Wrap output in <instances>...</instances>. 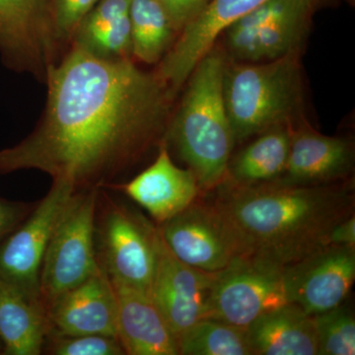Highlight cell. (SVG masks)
Listing matches in <instances>:
<instances>
[{
  "mask_svg": "<svg viewBox=\"0 0 355 355\" xmlns=\"http://www.w3.org/2000/svg\"><path fill=\"white\" fill-rule=\"evenodd\" d=\"M50 333L116 336V296L102 268L46 306Z\"/></svg>",
  "mask_w": 355,
  "mask_h": 355,
  "instance_id": "14",
  "label": "cell"
},
{
  "mask_svg": "<svg viewBox=\"0 0 355 355\" xmlns=\"http://www.w3.org/2000/svg\"><path fill=\"white\" fill-rule=\"evenodd\" d=\"M182 355H254L246 329L205 318L178 336Z\"/></svg>",
  "mask_w": 355,
  "mask_h": 355,
  "instance_id": "24",
  "label": "cell"
},
{
  "mask_svg": "<svg viewBox=\"0 0 355 355\" xmlns=\"http://www.w3.org/2000/svg\"><path fill=\"white\" fill-rule=\"evenodd\" d=\"M284 284L289 303L310 316L343 304L355 279V248L328 245L287 266Z\"/></svg>",
  "mask_w": 355,
  "mask_h": 355,
  "instance_id": "11",
  "label": "cell"
},
{
  "mask_svg": "<svg viewBox=\"0 0 355 355\" xmlns=\"http://www.w3.org/2000/svg\"><path fill=\"white\" fill-rule=\"evenodd\" d=\"M112 286L116 296L118 338L125 354L180 355L177 336L150 294Z\"/></svg>",
  "mask_w": 355,
  "mask_h": 355,
  "instance_id": "17",
  "label": "cell"
},
{
  "mask_svg": "<svg viewBox=\"0 0 355 355\" xmlns=\"http://www.w3.org/2000/svg\"><path fill=\"white\" fill-rule=\"evenodd\" d=\"M76 191L69 182L53 180L46 197L0 247V279L28 297L42 301L40 272L44 253Z\"/></svg>",
  "mask_w": 355,
  "mask_h": 355,
  "instance_id": "8",
  "label": "cell"
},
{
  "mask_svg": "<svg viewBox=\"0 0 355 355\" xmlns=\"http://www.w3.org/2000/svg\"><path fill=\"white\" fill-rule=\"evenodd\" d=\"M291 125L261 133L229 162L224 181L236 186H256L279 180L286 170L291 144Z\"/></svg>",
  "mask_w": 355,
  "mask_h": 355,
  "instance_id": "21",
  "label": "cell"
},
{
  "mask_svg": "<svg viewBox=\"0 0 355 355\" xmlns=\"http://www.w3.org/2000/svg\"><path fill=\"white\" fill-rule=\"evenodd\" d=\"M95 245L110 282L150 294L157 261L158 226L139 212L109 200H98Z\"/></svg>",
  "mask_w": 355,
  "mask_h": 355,
  "instance_id": "5",
  "label": "cell"
},
{
  "mask_svg": "<svg viewBox=\"0 0 355 355\" xmlns=\"http://www.w3.org/2000/svg\"><path fill=\"white\" fill-rule=\"evenodd\" d=\"M319 355L355 354V318L343 304L312 316Z\"/></svg>",
  "mask_w": 355,
  "mask_h": 355,
  "instance_id": "25",
  "label": "cell"
},
{
  "mask_svg": "<svg viewBox=\"0 0 355 355\" xmlns=\"http://www.w3.org/2000/svg\"><path fill=\"white\" fill-rule=\"evenodd\" d=\"M35 205L36 203L30 205L0 200V239L24 220L34 209Z\"/></svg>",
  "mask_w": 355,
  "mask_h": 355,
  "instance_id": "29",
  "label": "cell"
},
{
  "mask_svg": "<svg viewBox=\"0 0 355 355\" xmlns=\"http://www.w3.org/2000/svg\"><path fill=\"white\" fill-rule=\"evenodd\" d=\"M354 163V148L347 140L303 125L292 130L286 168L275 182L294 186L336 184L349 176Z\"/></svg>",
  "mask_w": 355,
  "mask_h": 355,
  "instance_id": "16",
  "label": "cell"
},
{
  "mask_svg": "<svg viewBox=\"0 0 355 355\" xmlns=\"http://www.w3.org/2000/svg\"><path fill=\"white\" fill-rule=\"evenodd\" d=\"M284 270L253 257L237 259L217 272L205 318L247 329L261 315L287 304Z\"/></svg>",
  "mask_w": 355,
  "mask_h": 355,
  "instance_id": "7",
  "label": "cell"
},
{
  "mask_svg": "<svg viewBox=\"0 0 355 355\" xmlns=\"http://www.w3.org/2000/svg\"><path fill=\"white\" fill-rule=\"evenodd\" d=\"M130 17L132 55L146 64L162 60L176 31L158 0H130Z\"/></svg>",
  "mask_w": 355,
  "mask_h": 355,
  "instance_id": "23",
  "label": "cell"
},
{
  "mask_svg": "<svg viewBox=\"0 0 355 355\" xmlns=\"http://www.w3.org/2000/svg\"><path fill=\"white\" fill-rule=\"evenodd\" d=\"M246 331L254 355H319L313 318L293 303L261 315Z\"/></svg>",
  "mask_w": 355,
  "mask_h": 355,
  "instance_id": "18",
  "label": "cell"
},
{
  "mask_svg": "<svg viewBox=\"0 0 355 355\" xmlns=\"http://www.w3.org/2000/svg\"><path fill=\"white\" fill-rule=\"evenodd\" d=\"M173 254L187 265L220 272L245 256L225 217L210 200H196L170 220L157 225Z\"/></svg>",
  "mask_w": 355,
  "mask_h": 355,
  "instance_id": "9",
  "label": "cell"
},
{
  "mask_svg": "<svg viewBox=\"0 0 355 355\" xmlns=\"http://www.w3.org/2000/svg\"><path fill=\"white\" fill-rule=\"evenodd\" d=\"M0 349H2V343L0 342Z\"/></svg>",
  "mask_w": 355,
  "mask_h": 355,
  "instance_id": "31",
  "label": "cell"
},
{
  "mask_svg": "<svg viewBox=\"0 0 355 355\" xmlns=\"http://www.w3.org/2000/svg\"><path fill=\"white\" fill-rule=\"evenodd\" d=\"M49 333L43 302L0 279V342L4 354H41Z\"/></svg>",
  "mask_w": 355,
  "mask_h": 355,
  "instance_id": "19",
  "label": "cell"
},
{
  "mask_svg": "<svg viewBox=\"0 0 355 355\" xmlns=\"http://www.w3.org/2000/svg\"><path fill=\"white\" fill-rule=\"evenodd\" d=\"M311 17L270 23L253 31L225 32L226 46L235 60L246 62H272L295 53L302 43Z\"/></svg>",
  "mask_w": 355,
  "mask_h": 355,
  "instance_id": "22",
  "label": "cell"
},
{
  "mask_svg": "<svg viewBox=\"0 0 355 355\" xmlns=\"http://www.w3.org/2000/svg\"><path fill=\"white\" fill-rule=\"evenodd\" d=\"M223 99L235 144L289 125L302 99L297 51L260 64H226Z\"/></svg>",
  "mask_w": 355,
  "mask_h": 355,
  "instance_id": "4",
  "label": "cell"
},
{
  "mask_svg": "<svg viewBox=\"0 0 355 355\" xmlns=\"http://www.w3.org/2000/svg\"><path fill=\"white\" fill-rule=\"evenodd\" d=\"M330 245L355 248V216L347 217L336 224L330 234Z\"/></svg>",
  "mask_w": 355,
  "mask_h": 355,
  "instance_id": "30",
  "label": "cell"
},
{
  "mask_svg": "<svg viewBox=\"0 0 355 355\" xmlns=\"http://www.w3.org/2000/svg\"><path fill=\"white\" fill-rule=\"evenodd\" d=\"M71 44L103 60L130 58V0H100L77 28Z\"/></svg>",
  "mask_w": 355,
  "mask_h": 355,
  "instance_id": "20",
  "label": "cell"
},
{
  "mask_svg": "<svg viewBox=\"0 0 355 355\" xmlns=\"http://www.w3.org/2000/svg\"><path fill=\"white\" fill-rule=\"evenodd\" d=\"M44 83L41 121L0 150V174L38 170L76 191L99 189L165 139L173 97L132 58L103 60L71 44Z\"/></svg>",
  "mask_w": 355,
  "mask_h": 355,
  "instance_id": "1",
  "label": "cell"
},
{
  "mask_svg": "<svg viewBox=\"0 0 355 355\" xmlns=\"http://www.w3.org/2000/svg\"><path fill=\"white\" fill-rule=\"evenodd\" d=\"M216 277L179 260L159 231L150 295L177 338L207 315Z\"/></svg>",
  "mask_w": 355,
  "mask_h": 355,
  "instance_id": "12",
  "label": "cell"
},
{
  "mask_svg": "<svg viewBox=\"0 0 355 355\" xmlns=\"http://www.w3.org/2000/svg\"><path fill=\"white\" fill-rule=\"evenodd\" d=\"M99 190L76 191L53 231L40 272L44 307L100 270L95 245Z\"/></svg>",
  "mask_w": 355,
  "mask_h": 355,
  "instance_id": "6",
  "label": "cell"
},
{
  "mask_svg": "<svg viewBox=\"0 0 355 355\" xmlns=\"http://www.w3.org/2000/svg\"><path fill=\"white\" fill-rule=\"evenodd\" d=\"M211 200L230 224L245 256L291 266L330 245L331 231L354 214L352 187L224 181Z\"/></svg>",
  "mask_w": 355,
  "mask_h": 355,
  "instance_id": "2",
  "label": "cell"
},
{
  "mask_svg": "<svg viewBox=\"0 0 355 355\" xmlns=\"http://www.w3.org/2000/svg\"><path fill=\"white\" fill-rule=\"evenodd\" d=\"M225 67V58L216 51L200 60L166 133L203 191L223 183L235 146L223 99Z\"/></svg>",
  "mask_w": 355,
  "mask_h": 355,
  "instance_id": "3",
  "label": "cell"
},
{
  "mask_svg": "<svg viewBox=\"0 0 355 355\" xmlns=\"http://www.w3.org/2000/svg\"><path fill=\"white\" fill-rule=\"evenodd\" d=\"M123 191L148 212L157 225L170 220L195 202L200 188L191 170L177 167L168 153V141L159 144L157 158L132 181L106 184Z\"/></svg>",
  "mask_w": 355,
  "mask_h": 355,
  "instance_id": "15",
  "label": "cell"
},
{
  "mask_svg": "<svg viewBox=\"0 0 355 355\" xmlns=\"http://www.w3.org/2000/svg\"><path fill=\"white\" fill-rule=\"evenodd\" d=\"M55 0H0V53L16 71L46 83L60 53L53 34Z\"/></svg>",
  "mask_w": 355,
  "mask_h": 355,
  "instance_id": "10",
  "label": "cell"
},
{
  "mask_svg": "<svg viewBox=\"0 0 355 355\" xmlns=\"http://www.w3.org/2000/svg\"><path fill=\"white\" fill-rule=\"evenodd\" d=\"M175 31L181 32L202 12L209 0H158Z\"/></svg>",
  "mask_w": 355,
  "mask_h": 355,
  "instance_id": "28",
  "label": "cell"
},
{
  "mask_svg": "<svg viewBox=\"0 0 355 355\" xmlns=\"http://www.w3.org/2000/svg\"><path fill=\"white\" fill-rule=\"evenodd\" d=\"M49 352L55 355H123L125 349L116 336L106 335L65 336L49 334Z\"/></svg>",
  "mask_w": 355,
  "mask_h": 355,
  "instance_id": "26",
  "label": "cell"
},
{
  "mask_svg": "<svg viewBox=\"0 0 355 355\" xmlns=\"http://www.w3.org/2000/svg\"><path fill=\"white\" fill-rule=\"evenodd\" d=\"M266 0H209L195 19L182 30L181 36L161 60L156 72L174 97L200 60L214 48L229 26Z\"/></svg>",
  "mask_w": 355,
  "mask_h": 355,
  "instance_id": "13",
  "label": "cell"
},
{
  "mask_svg": "<svg viewBox=\"0 0 355 355\" xmlns=\"http://www.w3.org/2000/svg\"><path fill=\"white\" fill-rule=\"evenodd\" d=\"M100 0H55L53 34L58 49L71 44L77 28Z\"/></svg>",
  "mask_w": 355,
  "mask_h": 355,
  "instance_id": "27",
  "label": "cell"
}]
</instances>
